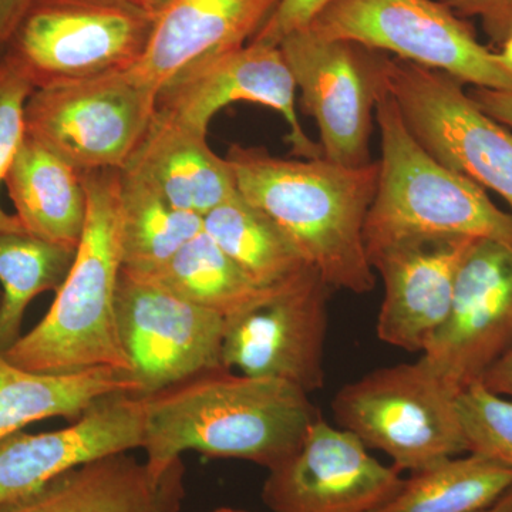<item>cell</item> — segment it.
Wrapping results in <instances>:
<instances>
[{"label": "cell", "instance_id": "1", "mask_svg": "<svg viewBox=\"0 0 512 512\" xmlns=\"http://www.w3.org/2000/svg\"><path fill=\"white\" fill-rule=\"evenodd\" d=\"M143 397L141 448L157 480L191 450L274 470L296 453L320 417L295 384L237 375L225 366Z\"/></svg>", "mask_w": 512, "mask_h": 512}, {"label": "cell", "instance_id": "2", "mask_svg": "<svg viewBox=\"0 0 512 512\" xmlns=\"http://www.w3.org/2000/svg\"><path fill=\"white\" fill-rule=\"evenodd\" d=\"M227 160L239 194L264 211L335 291L363 295L376 276L365 222L379 183V161L345 167L326 158H281L262 147L232 146Z\"/></svg>", "mask_w": 512, "mask_h": 512}, {"label": "cell", "instance_id": "3", "mask_svg": "<svg viewBox=\"0 0 512 512\" xmlns=\"http://www.w3.org/2000/svg\"><path fill=\"white\" fill-rule=\"evenodd\" d=\"M83 174L87 218L72 268L49 312L2 355L28 372L69 375L111 367L131 373L116 315L124 266L120 171Z\"/></svg>", "mask_w": 512, "mask_h": 512}, {"label": "cell", "instance_id": "4", "mask_svg": "<svg viewBox=\"0 0 512 512\" xmlns=\"http://www.w3.org/2000/svg\"><path fill=\"white\" fill-rule=\"evenodd\" d=\"M375 110L382 158L363 231L367 258L414 237L493 239L512 247V215L495 207L483 187L448 170L421 147L382 79Z\"/></svg>", "mask_w": 512, "mask_h": 512}, {"label": "cell", "instance_id": "5", "mask_svg": "<svg viewBox=\"0 0 512 512\" xmlns=\"http://www.w3.org/2000/svg\"><path fill=\"white\" fill-rule=\"evenodd\" d=\"M160 0H28L3 62L33 89L123 72L146 53Z\"/></svg>", "mask_w": 512, "mask_h": 512}, {"label": "cell", "instance_id": "6", "mask_svg": "<svg viewBox=\"0 0 512 512\" xmlns=\"http://www.w3.org/2000/svg\"><path fill=\"white\" fill-rule=\"evenodd\" d=\"M456 390L423 359L380 367L336 393V426L402 471L426 470L467 454Z\"/></svg>", "mask_w": 512, "mask_h": 512}, {"label": "cell", "instance_id": "7", "mask_svg": "<svg viewBox=\"0 0 512 512\" xmlns=\"http://www.w3.org/2000/svg\"><path fill=\"white\" fill-rule=\"evenodd\" d=\"M315 35L348 40L439 70L460 83L512 92V72L473 29L434 0H332L311 25Z\"/></svg>", "mask_w": 512, "mask_h": 512}, {"label": "cell", "instance_id": "8", "mask_svg": "<svg viewBox=\"0 0 512 512\" xmlns=\"http://www.w3.org/2000/svg\"><path fill=\"white\" fill-rule=\"evenodd\" d=\"M157 97L131 69L36 89L26 134L80 173L121 171L156 119Z\"/></svg>", "mask_w": 512, "mask_h": 512}, {"label": "cell", "instance_id": "9", "mask_svg": "<svg viewBox=\"0 0 512 512\" xmlns=\"http://www.w3.org/2000/svg\"><path fill=\"white\" fill-rule=\"evenodd\" d=\"M379 73L421 147L512 208V133L477 106L463 83L382 52Z\"/></svg>", "mask_w": 512, "mask_h": 512}, {"label": "cell", "instance_id": "10", "mask_svg": "<svg viewBox=\"0 0 512 512\" xmlns=\"http://www.w3.org/2000/svg\"><path fill=\"white\" fill-rule=\"evenodd\" d=\"M311 265L248 311L225 319L222 363L254 377H271L312 393L325 384L329 293Z\"/></svg>", "mask_w": 512, "mask_h": 512}, {"label": "cell", "instance_id": "11", "mask_svg": "<svg viewBox=\"0 0 512 512\" xmlns=\"http://www.w3.org/2000/svg\"><path fill=\"white\" fill-rule=\"evenodd\" d=\"M117 325L141 396L224 366L225 318L123 268Z\"/></svg>", "mask_w": 512, "mask_h": 512}, {"label": "cell", "instance_id": "12", "mask_svg": "<svg viewBox=\"0 0 512 512\" xmlns=\"http://www.w3.org/2000/svg\"><path fill=\"white\" fill-rule=\"evenodd\" d=\"M279 49L301 90L303 110L318 124L323 158L345 167L372 163L379 52L348 40L323 39L308 28L286 36Z\"/></svg>", "mask_w": 512, "mask_h": 512}, {"label": "cell", "instance_id": "13", "mask_svg": "<svg viewBox=\"0 0 512 512\" xmlns=\"http://www.w3.org/2000/svg\"><path fill=\"white\" fill-rule=\"evenodd\" d=\"M510 349L512 247L477 239L458 271L450 313L421 359L461 393Z\"/></svg>", "mask_w": 512, "mask_h": 512}, {"label": "cell", "instance_id": "14", "mask_svg": "<svg viewBox=\"0 0 512 512\" xmlns=\"http://www.w3.org/2000/svg\"><path fill=\"white\" fill-rule=\"evenodd\" d=\"M296 83L279 46L248 45L202 59L174 77L158 93L157 111L207 133L212 117L229 104H261L289 124L288 143L296 158L323 157L296 113Z\"/></svg>", "mask_w": 512, "mask_h": 512}, {"label": "cell", "instance_id": "15", "mask_svg": "<svg viewBox=\"0 0 512 512\" xmlns=\"http://www.w3.org/2000/svg\"><path fill=\"white\" fill-rule=\"evenodd\" d=\"M402 481L355 434L319 417L296 453L269 471L262 501L271 512H369Z\"/></svg>", "mask_w": 512, "mask_h": 512}, {"label": "cell", "instance_id": "16", "mask_svg": "<svg viewBox=\"0 0 512 512\" xmlns=\"http://www.w3.org/2000/svg\"><path fill=\"white\" fill-rule=\"evenodd\" d=\"M144 423V397L119 393L103 397L64 429L10 434L0 440V508L73 468L141 448Z\"/></svg>", "mask_w": 512, "mask_h": 512}, {"label": "cell", "instance_id": "17", "mask_svg": "<svg viewBox=\"0 0 512 512\" xmlns=\"http://www.w3.org/2000/svg\"><path fill=\"white\" fill-rule=\"evenodd\" d=\"M477 239L414 237L369 256L383 281L376 332L387 345L423 353L450 313L458 271Z\"/></svg>", "mask_w": 512, "mask_h": 512}, {"label": "cell", "instance_id": "18", "mask_svg": "<svg viewBox=\"0 0 512 512\" xmlns=\"http://www.w3.org/2000/svg\"><path fill=\"white\" fill-rule=\"evenodd\" d=\"M281 0H160L150 42L131 72L158 93L207 57L248 45Z\"/></svg>", "mask_w": 512, "mask_h": 512}, {"label": "cell", "instance_id": "19", "mask_svg": "<svg viewBox=\"0 0 512 512\" xmlns=\"http://www.w3.org/2000/svg\"><path fill=\"white\" fill-rule=\"evenodd\" d=\"M181 461L161 480L127 453L73 468L0 512H175Z\"/></svg>", "mask_w": 512, "mask_h": 512}, {"label": "cell", "instance_id": "20", "mask_svg": "<svg viewBox=\"0 0 512 512\" xmlns=\"http://www.w3.org/2000/svg\"><path fill=\"white\" fill-rule=\"evenodd\" d=\"M123 170L140 175L173 207L202 218L238 194L231 164L211 150L207 133L158 111Z\"/></svg>", "mask_w": 512, "mask_h": 512}, {"label": "cell", "instance_id": "21", "mask_svg": "<svg viewBox=\"0 0 512 512\" xmlns=\"http://www.w3.org/2000/svg\"><path fill=\"white\" fill-rule=\"evenodd\" d=\"M3 183L28 234L79 247L87 218L83 173L26 134Z\"/></svg>", "mask_w": 512, "mask_h": 512}, {"label": "cell", "instance_id": "22", "mask_svg": "<svg viewBox=\"0 0 512 512\" xmlns=\"http://www.w3.org/2000/svg\"><path fill=\"white\" fill-rule=\"evenodd\" d=\"M141 396L131 373L99 367L69 375H43L12 365L0 355V440L50 417L77 420L111 394Z\"/></svg>", "mask_w": 512, "mask_h": 512}, {"label": "cell", "instance_id": "23", "mask_svg": "<svg viewBox=\"0 0 512 512\" xmlns=\"http://www.w3.org/2000/svg\"><path fill=\"white\" fill-rule=\"evenodd\" d=\"M136 274V272H134ZM146 276L157 285L228 319L265 301L274 286L256 284L202 231Z\"/></svg>", "mask_w": 512, "mask_h": 512}, {"label": "cell", "instance_id": "24", "mask_svg": "<svg viewBox=\"0 0 512 512\" xmlns=\"http://www.w3.org/2000/svg\"><path fill=\"white\" fill-rule=\"evenodd\" d=\"M512 487V468L467 453L403 478L396 493L369 512H476Z\"/></svg>", "mask_w": 512, "mask_h": 512}, {"label": "cell", "instance_id": "25", "mask_svg": "<svg viewBox=\"0 0 512 512\" xmlns=\"http://www.w3.org/2000/svg\"><path fill=\"white\" fill-rule=\"evenodd\" d=\"M124 269L150 274L204 231V218L173 207L144 178L120 171Z\"/></svg>", "mask_w": 512, "mask_h": 512}, {"label": "cell", "instance_id": "26", "mask_svg": "<svg viewBox=\"0 0 512 512\" xmlns=\"http://www.w3.org/2000/svg\"><path fill=\"white\" fill-rule=\"evenodd\" d=\"M204 231L262 286L282 284L308 265L278 224L239 192L205 215Z\"/></svg>", "mask_w": 512, "mask_h": 512}, {"label": "cell", "instance_id": "27", "mask_svg": "<svg viewBox=\"0 0 512 512\" xmlns=\"http://www.w3.org/2000/svg\"><path fill=\"white\" fill-rule=\"evenodd\" d=\"M77 249L33 237L0 234V355L20 338L29 303L43 292H57L72 268Z\"/></svg>", "mask_w": 512, "mask_h": 512}, {"label": "cell", "instance_id": "28", "mask_svg": "<svg viewBox=\"0 0 512 512\" xmlns=\"http://www.w3.org/2000/svg\"><path fill=\"white\" fill-rule=\"evenodd\" d=\"M457 410L467 453L493 458L512 468V399L476 382L458 394Z\"/></svg>", "mask_w": 512, "mask_h": 512}, {"label": "cell", "instance_id": "29", "mask_svg": "<svg viewBox=\"0 0 512 512\" xmlns=\"http://www.w3.org/2000/svg\"><path fill=\"white\" fill-rule=\"evenodd\" d=\"M33 86L8 63L0 60V184L5 181L26 137L25 107ZM26 232L16 215L0 207V234Z\"/></svg>", "mask_w": 512, "mask_h": 512}, {"label": "cell", "instance_id": "30", "mask_svg": "<svg viewBox=\"0 0 512 512\" xmlns=\"http://www.w3.org/2000/svg\"><path fill=\"white\" fill-rule=\"evenodd\" d=\"M332 0H281L251 42L279 46L286 36L306 29Z\"/></svg>", "mask_w": 512, "mask_h": 512}, {"label": "cell", "instance_id": "31", "mask_svg": "<svg viewBox=\"0 0 512 512\" xmlns=\"http://www.w3.org/2000/svg\"><path fill=\"white\" fill-rule=\"evenodd\" d=\"M447 8L461 16H477L485 33L503 45L512 28V0H443Z\"/></svg>", "mask_w": 512, "mask_h": 512}, {"label": "cell", "instance_id": "32", "mask_svg": "<svg viewBox=\"0 0 512 512\" xmlns=\"http://www.w3.org/2000/svg\"><path fill=\"white\" fill-rule=\"evenodd\" d=\"M468 94L484 113L493 117L498 123L512 127V92L476 87Z\"/></svg>", "mask_w": 512, "mask_h": 512}, {"label": "cell", "instance_id": "33", "mask_svg": "<svg viewBox=\"0 0 512 512\" xmlns=\"http://www.w3.org/2000/svg\"><path fill=\"white\" fill-rule=\"evenodd\" d=\"M480 382L491 392L512 399V349L484 373Z\"/></svg>", "mask_w": 512, "mask_h": 512}, {"label": "cell", "instance_id": "34", "mask_svg": "<svg viewBox=\"0 0 512 512\" xmlns=\"http://www.w3.org/2000/svg\"><path fill=\"white\" fill-rule=\"evenodd\" d=\"M28 0H0V59Z\"/></svg>", "mask_w": 512, "mask_h": 512}, {"label": "cell", "instance_id": "35", "mask_svg": "<svg viewBox=\"0 0 512 512\" xmlns=\"http://www.w3.org/2000/svg\"><path fill=\"white\" fill-rule=\"evenodd\" d=\"M476 512H512V487L493 504Z\"/></svg>", "mask_w": 512, "mask_h": 512}, {"label": "cell", "instance_id": "36", "mask_svg": "<svg viewBox=\"0 0 512 512\" xmlns=\"http://www.w3.org/2000/svg\"><path fill=\"white\" fill-rule=\"evenodd\" d=\"M498 55H500V59L503 60L507 69L512 72V28L510 35H508L507 39H505V42L503 43V52L498 53Z\"/></svg>", "mask_w": 512, "mask_h": 512}, {"label": "cell", "instance_id": "37", "mask_svg": "<svg viewBox=\"0 0 512 512\" xmlns=\"http://www.w3.org/2000/svg\"><path fill=\"white\" fill-rule=\"evenodd\" d=\"M208 512H252V511L241 510V508L220 507V508H215V510L208 511Z\"/></svg>", "mask_w": 512, "mask_h": 512}]
</instances>
